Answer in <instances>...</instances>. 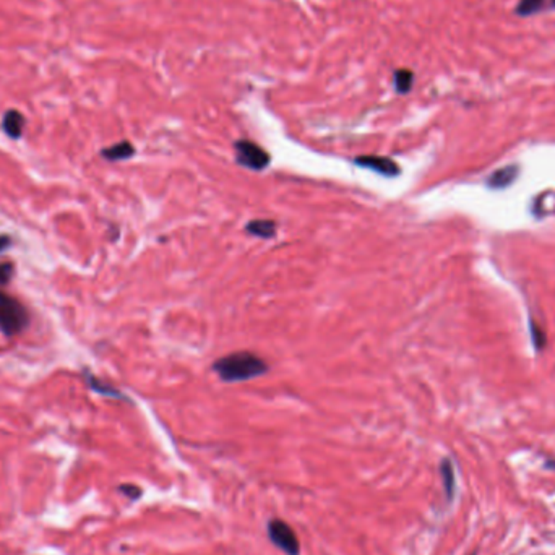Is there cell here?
<instances>
[{
    "label": "cell",
    "instance_id": "cell-1",
    "mask_svg": "<svg viewBox=\"0 0 555 555\" xmlns=\"http://www.w3.org/2000/svg\"><path fill=\"white\" fill-rule=\"evenodd\" d=\"M213 370L220 375L223 382H245L268 372V364L260 356L250 351L231 352L213 362Z\"/></svg>",
    "mask_w": 555,
    "mask_h": 555
},
{
    "label": "cell",
    "instance_id": "cell-2",
    "mask_svg": "<svg viewBox=\"0 0 555 555\" xmlns=\"http://www.w3.org/2000/svg\"><path fill=\"white\" fill-rule=\"evenodd\" d=\"M30 323L26 308L15 297L0 291V332L5 336H15L23 332Z\"/></svg>",
    "mask_w": 555,
    "mask_h": 555
},
{
    "label": "cell",
    "instance_id": "cell-3",
    "mask_svg": "<svg viewBox=\"0 0 555 555\" xmlns=\"http://www.w3.org/2000/svg\"><path fill=\"white\" fill-rule=\"evenodd\" d=\"M235 159L240 166L252 171H263L270 164V155L263 150L260 145L250 140H237L234 143Z\"/></svg>",
    "mask_w": 555,
    "mask_h": 555
},
{
    "label": "cell",
    "instance_id": "cell-4",
    "mask_svg": "<svg viewBox=\"0 0 555 555\" xmlns=\"http://www.w3.org/2000/svg\"><path fill=\"white\" fill-rule=\"evenodd\" d=\"M268 537L286 555H299L301 544L294 529L283 520H271L268 523Z\"/></svg>",
    "mask_w": 555,
    "mask_h": 555
},
{
    "label": "cell",
    "instance_id": "cell-5",
    "mask_svg": "<svg viewBox=\"0 0 555 555\" xmlns=\"http://www.w3.org/2000/svg\"><path fill=\"white\" fill-rule=\"evenodd\" d=\"M354 162L357 166L366 167V169L382 174L385 177H395L401 172L400 166L393 159L385 158V156H359Z\"/></svg>",
    "mask_w": 555,
    "mask_h": 555
},
{
    "label": "cell",
    "instance_id": "cell-6",
    "mask_svg": "<svg viewBox=\"0 0 555 555\" xmlns=\"http://www.w3.org/2000/svg\"><path fill=\"white\" fill-rule=\"evenodd\" d=\"M518 172H520V167L517 164H508L505 167H500V169L493 171L490 174L489 179H487V185L495 190L507 189L517 181Z\"/></svg>",
    "mask_w": 555,
    "mask_h": 555
},
{
    "label": "cell",
    "instance_id": "cell-7",
    "mask_svg": "<svg viewBox=\"0 0 555 555\" xmlns=\"http://www.w3.org/2000/svg\"><path fill=\"white\" fill-rule=\"evenodd\" d=\"M23 127H25V117L21 112L15 109H10L5 112L2 119V128L10 138L18 140L21 137V133H23Z\"/></svg>",
    "mask_w": 555,
    "mask_h": 555
},
{
    "label": "cell",
    "instance_id": "cell-8",
    "mask_svg": "<svg viewBox=\"0 0 555 555\" xmlns=\"http://www.w3.org/2000/svg\"><path fill=\"white\" fill-rule=\"evenodd\" d=\"M133 155H135V148H133L130 142H125V140L101 151V156L108 161H123L132 158Z\"/></svg>",
    "mask_w": 555,
    "mask_h": 555
},
{
    "label": "cell",
    "instance_id": "cell-9",
    "mask_svg": "<svg viewBox=\"0 0 555 555\" xmlns=\"http://www.w3.org/2000/svg\"><path fill=\"white\" fill-rule=\"evenodd\" d=\"M245 231L260 239H271L276 234V223L271 220H254L245 224Z\"/></svg>",
    "mask_w": 555,
    "mask_h": 555
},
{
    "label": "cell",
    "instance_id": "cell-10",
    "mask_svg": "<svg viewBox=\"0 0 555 555\" xmlns=\"http://www.w3.org/2000/svg\"><path fill=\"white\" fill-rule=\"evenodd\" d=\"M83 375H85V380L89 388H91L93 391H96V393L103 395V396H109V398H117V400H125V396H123V393H120L119 390L114 388V386L103 382V380H99L98 377H94L93 374H89L88 370H85L83 372Z\"/></svg>",
    "mask_w": 555,
    "mask_h": 555
},
{
    "label": "cell",
    "instance_id": "cell-11",
    "mask_svg": "<svg viewBox=\"0 0 555 555\" xmlns=\"http://www.w3.org/2000/svg\"><path fill=\"white\" fill-rule=\"evenodd\" d=\"M440 476H442V482H444L445 495L448 500H452V498L455 497L456 479H455V468H453V463L450 459H444V461H442Z\"/></svg>",
    "mask_w": 555,
    "mask_h": 555
},
{
    "label": "cell",
    "instance_id": "cell-12",
    "mask_svg": "<svg viewBox=\"0 0 555 555\" xmlns=\"http://www.w3.org/2000/svg\"><path fill=\"white\" fill-rule=\"evenodd\" d=\"M414 75L409 70H398L395 74V86L398 93H408L413 86Z\"/></svg>",
    "mask_w": 555,
    "mask_h": 555
},
{
    "label": "cell",
    "instance_id": "cell-13",
    "mask_svg": "<svg viewBox=\"0 0 555 555\" xmlns=\"http://www.w3.org/2000/svg\"><path fill=\"white\" fill-rule=\"evenodd\" d=\"M542 5H544V0H521L517 10L520 15H532L539 12Z\"/></svg>",
    "mask_w": 555,
    "mask_h": 555
},
{
    "label": "cell",
    "instance_id": "cell-14",
    "mask_svg": "<svg viewBox=\"0 0 555 555\" xmlns=\"http://www.w3.org/2000/svg\"><path fill=\"white\" fill-rule=\"evenodd\" d=\"M529 328H531V340L532 344H534L536 349H542L546 346V335H544L542 330L537 327L534 322H529Z\"/></svg>",
    "mask_w": 555,
    "mask_h": 555
},
{
    "label": "cell",
    "instance_id": "cell-15",
    "mask_svg": "<svg viewBox=\"0 0 555 555\" xmlns=\"http://www.w3.org/2000/svg\"><path fill=\"white\" fill-rule=\"evenodd\" d=\"M13 274V265L12 263H2L0 265V284L5 286L9 281L10 278H12Z\"/></svg>",
    "mask_w": 555,
    "mask_h": 555
},
{
    "label": "cell",
    "instance_id": "cell-16",
    "mask_svg": "<svg viewBox=\"0 0 555 555\" xmlns=\"http://www.w3.org/2000/svg\"><path fill=\"white\" fill-rule=\"evenodd\" d=\"M120 490H125L123 493H127V495H130L132 498L140 497V489H137V487L133 486H122Z\"/></svg>",
    "mask_w": 555,
    "mask_h": 555
},
{
    "label": "cell",
    "instance_id": "cell-17",
    "mask_svg": "<svg viewBox=\"0 0 555 555\" xmlns=\"http://www.w3.org/2000/svg\"><path fill=\"white\" fill-rule=\"evenodd\" d=\"M10 245H12V239H10L9 235H5V234L0 235V254L7 250Z\"/></svg>",
    "mask_w": 555,
    "mask_h": 555
},
{
    "label": "cell",
    "instance_id": "cell-18",
    "mask_svg": "<svg viewBox=\"0 0 555 555\" xmlns=\"http://www.w3.org/2000/svg\"><path fill=\"white\" fill-rule=\"evenodd\" d=\"M554 7H555V0H554Z\"/></svg>",
    "mask_w": 555,
    "mask_h": 555
},
{
    "label": "cell",
    "instance_id": "cell-19",
    "mask_svg": "<svg viewBox=\"0 0 555 555\" xmlns=\"http://www.w3.org/2000/svg\"><path fill=\"white\" fill-rule=\"evenodd\" d=\"M473 555H474V554H473Z\"/></svg>",
    "mask_w": 555,
    "mask_h": 555
}]
</instances>
